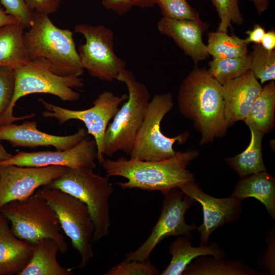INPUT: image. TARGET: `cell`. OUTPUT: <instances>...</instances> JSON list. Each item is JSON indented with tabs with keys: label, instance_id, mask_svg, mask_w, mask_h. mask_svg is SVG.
<instances>
[{
	"label": "cell",
	"instance_id": "obj_5",
	"mask_svg": "<svg viewBox=\"0 0 275 275\" xmlns=\"http://www.w3.org/2000/svg\"><path fill=\"white\" fill-rule=\"evenodd\" d=\"M108 178L96 174L91 168L67 167L59 178L48 185L71 195L87 205L95 226L93 241L99 240L109 233V198L114 189Z\"/></svg>",
	"mask_w": 275,
	"mask_h": 275
},
{
	"label": "cell",
	"instance_id": "obj_10",
	"mask_svg": "<svg viewBox=\"0 0 275 275\" xmlns=\"http://www.w3.org/2000/svg\"><path fill=\"white\" fill-rule=\"evenodd\" d=\"M74 31L82 35L86 40L77 51L84 70L102 81L117 80L126 69V63L115 52L113 31L103 25L86 23L76 24Z\"/></svg>",
	"mask_w": 275,
	"mask_h": 275
},
{
	"label": "cell",
	"instance_id": "obj_4",
	"mask_svg": "<svg viewBox=\"0 0 275 275\" xmlns=\"http://www.w3.org/2000/svg\"><path fill=\"white\" fill-rule=\"evenodd\" d=\"M15 86L13 99L2 117L1 126L15 121L32 118L35 114L15 117L13 109L16 102L25 95L34 93H45L58 97L64 101L73 102L79 100L80 94L74 90L84 86L79 76H61L50 69L48 62L37 59L25 65L15 69Z\"/></svg>",
	"mask_w": 275,
	"mask_h": 275
},
{
	"label": "cell",
	"instance_id": "obj_18",
	"mask_svg": "<svg viewBox=\"0 0 275 275\" xmlns=\"http://www.w3.org/2000/svg\"><path fill=\"white\" fill-rule=\"evenodd\" d=\"M158 31L171 37L195 65L209 57L202 39L209 25L202 20H178L162 17L157 22Z\"/></svg>",
	"mask_w": 275,
	"mask_h": 275
},
{
	"label": "cell",
	"instance_id": "obj_23",
	"mask_svg": "<svg viewBox=\"0 0 275 275\" xmlns=\"http://www.w3.org/2000/svg\"><path fill=\"white\" fill-rule=\"evenodd\" d=\"M30 260L18 275H72L70 268L62 266L57 255L59 252L57 243L50 238H43L32 245Z\"/></svg>",
	"mask_w": 275,
	"mask_h": 275
},
{
	"label": "cell",
	"instance_id": "obj_36",
	"mask_svg": "<svg viewBox=\"0 0 275 275\" xmlns=\"http://www.w3.org/2000/svg\"><path fill=\"white\" fill-rule=\"evenodd\" d=\"M267 246L258 262V266L266 274H275V229L272 227L266 239Z\"/></svg>",
	"mask_w": 275,
	"mask_h": 275
},
{
	"label": "cell",
	"instance_id": "obj_3",
	"mask_svg": "<svg viewBox=\"0 0 275 275\" xmlns=\"http://www.w3.org/2000/svg\"><path fill=\"white\" fill-rule=\"evenodd\" d=\"M29 30L24 32V43L31 61L46 60L53 73L79 76L83 68L73 32L55 25L47 14L33 12Z\"/></svg>",
	"mask_w": 275,
	"mask_h": 275
},
{
	"label": "cell",
	"instance_id": "obj_6",
	"mask_svg": "<svg viewBox=\"0 0 275 275\" xmlns=\"http://www.w3.org/2000/svg\"><path fill=\"white\" fill-rule=\"evenodd\" d=\"M117 80L126 85L128 98L107 127L103 141L104 156H112L119 151L130 154L150 102L147 87L137 81L130 71L125 69Z\"/></svg>",
	"mask_w": 275,
	"mask_h": 275
},
{
	"label": "cell",
	"instance_id": "obj_11",
	"mask_svg": "<svg viewBox=\"0 0 275 275\" xmlns=\"http://www.w3.org/2000/svg\"><path fill=\"white\" fill-rule=\"evenodd\" d=\"M161 193L163 201L158 221L146 240L134 251L127 253L126 259L137 261L149 259L156 246L170 236H184L192 238L191 232L197 229V226L194 223L187 224L185 221V214L195 201L177 188Z\"/></svg>",
	"mask_w": 275,
	"mask_h": 275
},
{
	"label": "cell",
	"instance_id": "obj_19",
	"mask_svg": "<svg viewBox=\"0 0 275 275\" xmlns=\"http://www.w3.org/2000/svg\"><path fill=\"white\" fill-rule=\"evenodd\" d=\"M32 249L14 235L9 221L0 213V275H18L30 260Z\"/></svg>",
	"mask_w": 275,
	"mask_h": 275
},
{
	"label": "cell",
	"instance_id": "obj_20",
	"mask_svg": "<svg viewBox=\"0 0 275 275\" xmlns=\"http://www.w3.org/2000/svg\"><path fill=\"white\" fill-rule=\"evenodd\" d=\"M231 195L241 201L255 198L275 220V178L266 171L240 177Z\"/></svg>",
	"mask_w": 275,
	"mask_h": 275
},
{
	"label": "cell",
	"instance_id": "obj_33",
	"mask_svg": "<svg viewBox=\"0 0 275 275\" xmlns=\"http://www.w3.org/2000/svg\"><path fill=\"white\" fill-rule=\"evenodd\" d=\"M15 86V69L10 66H0V126L2 117L13 99Z\"/></svg>",
	"mask_w": 275,
	"mask_h": 275
},
{
	"label": "cell",
	"instance_id": "obj_14",
	"mask_svg": "<svg viewBox=\"0 0 275 275\" xmlns=\"http://www.w3.org/2000/svg\"><path fill=\"white\" fill-rule=\"evenodd\" d=\"M179 189L202 206L203 221L197 228L200 234V246L208 244L210 236L217 228L236 222L241 216L242 201L232 195L226 198L213 197L206 194L195 181L184 184Z\"/></svg>",
	"mask_w": 275,
	"mask_h": 275
},
{
	"label": "cell",
	"instance_id": "obj_41",
	"mask_svg": "<svg viewBox=\"0 0 275 275\" xmlns=\"http://www.w3.org/2000/svg\"><path fill=\"white\" fill-rule=\"evenodd\" d=\"M252 2L255 6L258 14L261 15L266 11L269 7V0H250Z\"/></svg>",
	"mask_w": 275,
	"mask_h": 275
},
{
	"label": "cell",
	"instance_id": "obj_39",
	"mask_svg": "<svg viewBox=\"0 0 275 275\" xmlns=\"http://www.w3.org/2000/svg\"><path fill=\"white\" fill-rule=\"evenodd\" d=\"M260 45L268 51H271L275 48V31L273 30L265 32L261 40Z\"/></svg>",
	"mask_w": 275,
	"mask_h": 275
},
{
	"label": "cell",
	"instance_id": "obj_27",
	"mask_svg": "<svg viewBox=\"0 0 275 275\" xmlns=\"http://www.w3.org/2000/svg\"><path fill=\"white\" fill-rule=\"evenodd\" d=\"M207 51L213 59L235 58L248 54L249 45L245 39L226 32H210L207 35Z\"/></svg>",
	"mask_w": 275,
	"mask_h": 275
},
{
	"label": "cell",
	"instance_id": "obj_8",
	"mask_svg": "<svg viewBox=\"0 0 275 275\" xmlns=\"http://www.w3.org/2000/svg\"><path fill=\"white\" fill-rule=\"evenodd\" d=\"M34 194L45 199L54 210L62 229L80 255L78 268L86 267L94 256L91 242L95 231L87 205L71 195L48 186L39 188Z\"/></svg>",
	"mask_w": 275,
	"mask_h": 275
},
{
	"label": "cell",
	"instance_id": "obj_13",
	"mask_svg": "<svg viewBox=\"0 0 275 275\" xmlns=\"http://www.w3.org/2000/svg\"><path fill=\"white\" fill-rule=\"evenodd\" d=\"M67 168L60 166H0V210L9 203L28 199L39 188L49 185Z\"/></svg>",
	"mask_w": 275,
	"mask_h": 275
},
{
	"label": "cell",
	"instance_id": "obj_30",
	"mask_svg": "<svg viewBox=\"0 0 275 275\" xmlns=\"http://www.w3.org/2000/svg\"><path fill=\"white\" fill-rule=\"evenodd\" d=\"M219 19L217 31L228 32L232 23L242 25L244 21L238 0H210Z\"/></svg>",
	"mask_w": 275,
	"mask_h": 275
},
{
	"label": "cell",
	"instance_id": "obj_2",
	"mask_svg": "<svg viewBox=\"0 0 275 275\" xmlns=\"http://www.w3.org/2000/svg\"><path fill=\"white\" fill-rule=\"evenodd\" d=\"M199 155L197 150L177 151L173 157L156 161L127 159H105L101 163L106 176H121L126 182H118L123 189L139 188L160 192L180 188L195 181L194 174L188 169L192 161Z\"/></svg>",
	"mask_w": 275,
	"mask_h": 275
},
{
	"label": "cell",
	"instance_id": "obj_37",
	"mask_svg": "<svg viewBox=\"0 0 275 275\" xmlns=\"http://www.w3.org/2000/svg\"><path fill=\"white\" fill-rule=\"evenodd\" d=\"M29 10L47 15L58 11L62 0H24Z\"/></svg>",
	"mask_w": 275,
	"mask_h": 275
},
{
	"label": "cell",
	"instance_id": "obj_22",
	"mask_svg": "<svg viewBox=\"0 0 275 275\" xmlns=\"http://www.w3.org/2000/svg\"><path fill=\"white\" fill-rule=\"evenodd\" d=\"M209 255L195 258L185 268L182 275H264L244 261L226 259Z\"/></svg>",
	"mask_w": 275,
	"mask_h": 275
},
{
	"label": "cell",
	"instance_id": "obj_24",
	"mask_svg": "<svg viewBox=\"0 0 275 275\" xmlns=\"http://www.w3.org/2000/svg\"><path fill=\"white\" fill-rule=\"evenodd\" d=\"M25 29L18 21L0 28V66L16 69L30 62L23 38Z\"/></svg>",
	"mask_w": 275,
	"mask_h": 275
},
{
	"label": "cell",
	"instance_id": "obj_28",
	"mask_svg": "<svg viewBox=\"0 0 275 275\" xmlns=\"http://www.w3.org/2000/svg\"><path fill=\"white\" fill-rule=\"evenodd\" d=\"M251 54L235 58L213 59L208 62L210 75L221 85L249 70Z\"/></svg>",
	"mask_w": 275,
	"mask_h": 275
},
{
	"label": "cell",
	"instance_id": "obj_1",
	"mask_svg": "<svg viewBox=\"0 0 275 275\" xmlns=\"http://www.w3.org/2000/svg\"><path fill=\"white\" fill-rule=\"evenodd\" d=\"M221 86L206 69L196 67L180 87L177 96L179 110L184 117L193 121L201 134V146L224 136L229 127Z\"/></svg>",
	"mask_w": 275,
	"mask_h": 275
},
{
	"label": "cell",
	"instance_id": "obj_26",
	"mask_svg": "<svg viewBox=\"0 0 275 275\" xmlns=\"http://www.w3.org/2000/svg\"><path fill=\"white\" fill-rule=\"evenodd\" d=\"M249 128L251 140L247 148L239 154L225 158L228 165L240 177L266 171L262 153V143L265 134L253 128Z\"/></svg>",
	"mask_w": 275,
	"mask_h": 275
},
{
	"label": "cell",
	"instance_id": "obj_42",
	"mask_svg": "<svg viewBox=\"0 0 275 275\" xmlns=\"http://www.w3.org/2000/svg\"><path fill=\"white\" fill-rule=\"evenodd\" d=\"M12 156L13 155L8 152L3 146L0 144V161L7 160Z\"/></svg>",
	"mask_w": 275,
	"mask_h": 275
},
{
	"label": "cell",
	"instance_id": "obj_9",
	"mask_svg": "<svg viewBox=\"0 0 275 275\" xmlns=\"http://www.w3.org/2000/svg\"><path fill=\"white\" fill-rule=\"evenodd\" d=\"M173 106V95L170 92L156 94L150 100L129 154L130 159L156 161L171 158L176 154L174 144L184 143L189 133L184 132L170 138L164 135L160 128L162 119Z\"/></svg>",
	"mask_w": 275,
	"mask_h": 275
},
{
	"label": "cell",
	"instance_id": "obj_31",
	"mask_svg": "<svg viewBox=\"0 0 275 275\" xmlns=\"http://www.w3.org/2000/svg\"><path fill=\"white\" fill-rule=\"evenodd\" d=\"M162 17L178 20H201L199 14L186 0H155Z\"/></svg>",
	"mask_w": 275,
	"mask_h": 275
},
{
	"label": "cell",
	"instance_id": "obj_25",
	"mask_svg": "<svg viewBox=\"0 0 275 275\" xmlns=\"http://www.w3.org/2000/svg\"><path fill=\"white\" fill-rule=\"evenodd\" d=\"M274 112L275 82L271 81L262 87L244 121L249 127L266 134L273 128Z\"/></svg>",
	"mask_w": 275,
	"mask_h": 275
},
{
	"label": "cell",
	"instance_id": "obj_15",
	"mask_svg": "<svg viewBox=\"0 0 275 275\" xmlns=\"http://www.w3.org/2000/svg\"><path fill=\"white\" fill-rule=\"evenodd\" d=\"M97 158L95 140H82L73 148L66 150L43 151L33 152L18 151L1 165H15L20 167H43L60 166L68 168H96Z\"/></svg>",
	"mask_w": 275,
	"mask_h": 275
},
{
	"label": "cell",
	"instance_id": "obj_17",
	"mask_svg": "<svg viewBox=\"0 0 275 275\" xmlns=\"http://www.w3.org/2000/svg\"><path fill=\"white\" fill-rule=\"evenodd\" d=\"M262 88L250 70L222 85L225 116L229 126L244 121Z\"/></svg>",
	"mask_w": 275,
	"mask_h": 275
},
{
	"label": "cell",
	"instance_id": "obj_34",
	"mask_svg": "<svg viewBox=\"0 0 275 275\" xmlns=\"http://www.w3.org/2000/svg\"><path fill=\"white\" fill-rule=\"evenodd\" d=\"M102 6L119 16L128 13L133 7L150 8L156 5L155 0H101Z\"/></svg>",
	"mask_w": 275,
	"mask_h": 275
},
{
	"label": "cell",
	"instance_id": "obj_7",
	"mask_svg": "<svg viewBox=\"0 0 275 275\" xmlns=\"http://www.w3.org/2000/svg\"><path fill=\"white\" fill-rule=\"evenodd\" d=\"M11 224L15 236L33 245L43 238L53 239L59 252L68 251L57 215L43 198L34 194L28 199L11 202L0 210Z\"/></svg>",
	"mask_w": 275,
	"mask_h": 275
},
{
	"label": "cell",
	"instance_id": "obj_21",
	"mask_svg": "<svg viewBox=\"0 0 275 275\" xmlns=\"http://www.w3.org/2000/svg\"><path fill=\"white\" fill-rule=\"evenodd\" d=\"M190 239L186 236H179L171 243L169 251L172 258L169 265L160 274L182 275L186 267L195 258L201 255L225 258V251L217 242L194 247Z\"/></svg>",
	"mask_w": 275,
	"mask_h": 275
},
{
	"label": "cell",
	"instance_id": "obj_43",
	"mask_svg": "<svg viewBox=\"0 0 275 275\" xmlns=\"http://www.w3.org/2000/svg\"><path fill=\"white\" fill-rule=\"evenodd\" d=\"M0 7H1V3H0Z\"/></svg>",
	"mask_w": 275,
	"mask_h": 275
},
{
	"label": "cell",
	"instance_id": "obj_35",
	"mask_svg": "<svg viewBox=\"0 0 275 275\" xmlns=\"http://www.w3.org/2000/svg\"><path fill=\"white\" fill-rule=\"evenodd\" d=\"M5 12L14 17L25 28H29L33 12L28 8L24 0H0Z\"/></svg>",
	"mask_w": 275,
	"mask_h": 275
},
{
	"label": "cell",
	"instance_id": "obj_38",
	"mask_svg": "<svg viewBox=\"0 0 275 275\" xmlns=\"http://www.w3.org/2000/svg\"><path fill=\"white\" fill-rule=\"evenodd\" d=\"M245 33L248 35V37L245 40L248 44L250 43L260 44L265 33V30L261 25L256 24L254 25L253 29L247 30Z\"/></svg>",
	"mask_w": 275,
	"mask_h": 275
},
{
	"label": "cell",
	"instance_id": "obj_16",
	"mask_svg": "<svg viewBox=\"0 0 275 275\" xmlns=\"http://www.w3.org/2000/svg\"><path fill=\"white\" fill-rule=\"evenodd\" d=\"M35 121H25L20 125L12 123L0 126V142L7 141L13 147H54L57 150L71 149L85 139L87 131L79 128L73 134L59 136L41 131Z\"/></svg>",
	"mask_w": 275,
	"mask_h": 275
},
{
	"label": "cell",
	"instance_id": "obj_40",
	"mask_svg": "<svg viewBox=\"0 0 275 275\" xmlns=\"http://www.w3.org/2000/svg\"><path fill=\"white\" fill-rule=\"evenodd\" d=\"M16 22L17 20L14 17L7 14L5 10L0 7V28Z\"/></svg>",
	"mask_w": 275,
	"mask_h": 275
},
{
	"label": "cell",
	"instance_id": "obj_32",
	"mask_svg": "<svg viewBox=\"0 0 275 275\" xmlns=\"http://www.w3.org/2000/svg\"><path fill=\"white\" fill-rule=\"evenodd\" d=\"M159 271L149 260H125L111 268L105 275H157Z\"/></svg>",
	"mask_w": 275,
	"mask_h": 275
},
{
	"label": "cell",
	"instance_id": "obj_29",
	"mask_svg": "<svg viewBox=\"0 0 275 275\" xmlns=\"http://www.w3.org/2000/svg\"><path fill=\"white\" fill-rule=\"evenodd\" d=\"M250 69L254 76L263 84L275 79V50L268 51L260 44L252 47Z\"/></svg>",
	"mask_w": 275,
	"mask_h": 275
},
{
	"label": "cell",
	"instance_id": "obj_12",
	"mask_svg": "<svg viewBox=\"0 0 275 275\" xmlns=\"http://www.w3.org/2000/svg\"><path fill=\"white\" fill-rule=\"evenodd\" d=\"M128 95H116L112 91L100 93L93 102V105L84 110H72L62 107L39 99L46 109L42 113L45 118H54L60 124L70 120H78L85 124L88 134L94 138L97 150L98 162L102 163L105 160L103 155V141L109 122L113 119Z\"/></svg>",
	"mask_w": 275,
	"mask_h": 275
}]
</instances>
